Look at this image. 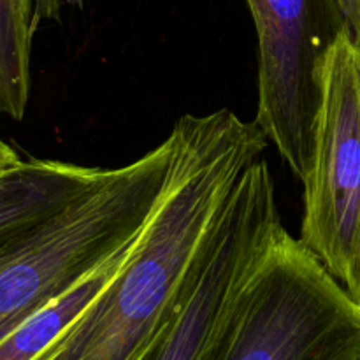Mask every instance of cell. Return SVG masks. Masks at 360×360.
<instances>
[{
	"mask_svg": "<svg viewBox=\"0 0 360 360\" xmlns=\"http://www.w3.org/2000/svg\"><path fill=\"white\" fill-rule=\"evenodd\" d=\"M178 155L171 130L46 220L0 245V341L136 241L167 190Z\"/></svg>",
	"mask_w": 360,
	"mask_h": 360,
	"instance_id": "6da1fadb",
	"label": "cell"
},
{
	"mask_svg": "<svg viewBox=\"0 0 360 360\" xmlns=\"http://www.w3.org/2000/svg\"><path fill=\"white\" fill-rule=\"evenodd\" d=\"M283 231L273 174L260 157L229 193L186 273L171 319L143 360H199L220 316Z\"/></svg>",
	"mask_w": 360,
	"mask_h": 360,
	"instance_id": "277c9868",
	"label": "cell"
},
{
	"mask_svg": "<svg viewBox=\"0 0 360 360\" xmlns=\"http://www.w3.org/2000/svg\"><path fill=\"white\" fill-rule=\"evenodd\" d=\"M21 158L16 153V150L9 146L7 143L0 141V174L6 171H9L11 167H14L16 164H20Z\"/></svg>",
	"mask_w": 360,
	"mask_h": 360,
	"instance_id": "8fae6325",
	"label": "cell"
},
{
	"mask_svg": "<svg viewBox=\"0 0 360 360\" xmlns=\"http://www.w3.org/2000/svg\"><path fill=\"white\" fill-rule=\"evenodd\" d=\"M84 0H34V28L42 21L58 20L65 7H81Z\"/></svg>",
	"mask_w": 360,
	"mask_h": 360,
	"instance_id": "9c48e42d",
	"label": "cell"
},
{
	"mask_svg": "<svg viewBox=\"0 0 360 360\" xmlns=\"http://www.w3.org/2000/svg\"><path fill=\"white\" fill-rule=\"evenodd\" d=\"M259 39L255 122L302 181L311 157L319 65L345 27L336 0H246Z\"/></svg>",
	"mask_w": 360,
	"mask_h": 360,
	"instance_id": "5b68a950",
	"label": "cell"
},
{
	"mask_svg": "<svg viewBox=\"0 0 360 360\" xmlns=\"http://www.w3.org/2000/svg\"><path fill=\"white\" fill-rule=\"evenodd\" d=\"M34 4L0 0V115L21 122L30 97Z\"/></svg>",
	"mask_w": 360,
	"mask_h": 360,
	"instance_id": "ba28073f",
	"label": "cell"
},
{
	"mask_svg": "<svg viewBox=\"0 0 360 360\" xmlns=\"http://www.w3.org/2000/svg\"><path fill=\"white\" fill-rule=\"evenodd\" d=\"M301 241L352 294L360 255V44L341 28L319 65Z\"/></svg>",
	"mask_w": 360,
	"mask_h": 360,
	"instance_id": "3957f363",
	"label": "cell"
},
{
	"mask_svg": "<svg viewBox=\"0 0 360 360\" xmlns=\"http://www.w3.org/2000/svg\"><path fill=\"white\" fill-rule=\"evenodd\" d=\"M350 295L355 299L357 304H360V255H359V267H357V283H355L354 292H352Z\"/></svg>",
	"mask_w": 360,
	"mask_h": 360,
	"instance_id": "7c38bea8",
	"label": "cell"
},
{
	"mask_svg": "<svg viewBox=\"0 0 360 360\" xmlns=\"http://www.w3.org/2000/svg\"><path fill=\"white\" fill-rule=\"evenodd\" d=\"M109 169L28 158L0 174V245L94 188Z\"/></svg>",
	"mask_w": 360,
	"mask_h": 360,
	"instance_id": "8992f818",
	"label": "cell"
},
{
	"mask_svg": "<svg viewBox=\"0 0 360 360\" xmlns=\"http://www.w3.org/2000/svg\"><path fill=\"white\" fill-rule=\"evenodd\" d=\"M30 2H32V4H34V0H30Z\"/></svg>",
	"mask_w": 360,
	"mask_h": 360,
	"instance_id": "4fadbf2b",
	"label": "cell"
},
{
	"mask_svg": "<svg viewBox=\"0 0 360 360\" xmlns=\"http://www.w3.org/2000/svg\"><path fill=\"white\" fill-rule=\"evenodd\" d=\"M132 246V245H130ZM130 246L91 271L60 297L32 315L0 341V360H35L95 299L118 271Z\"/></svg>",
	"mask_w": 360,
	"mask_h": 360,
	"instance_id": "52a82bcc",
	"label": "cell"
},
{
	"mask_svg": "<svg viewBox=\"0 0 360 360\" xmlns=\"http://www.w3.org/2000/svg\"><path fill=\"white\" fill-rule=\"evenodd\" d=\"M345 27L360 44V0H336Z\"/></svg>",
	"mask_w": 360,
	"mask_h": 360,
	"instance_id": "30bf717a",
	"label": "cell"
},
{
	"mask_svg": "<svg viewBox=\"0 0 360 360\" xmlns=\"http://www.w3.org/2000/svg\"><path fill=\"white\" fill-rule=\"evenodd\" d=\"M199 360H360V304L287 231L214 326Z\"/></svg>",
	"mask_w": 360,
	"mask_h": 360,
	"instance_id": "7a4b0ae2",
	"label": "cell"
},
{
	"mask_svg": "<svg viewBox=\"0 0 360 360\" xmlns=\"http://www.w3.org/2000/svg\"><path fill=\"white\" fill-rule=\"evenodd\" d=\"M0 141H2V139H0Z\"/></svg>",
	"mask_w": 360,
	"mask_h": 360,
	"instance_id": "5bb4252c",
	"label": "cell"
}]
</instances>
